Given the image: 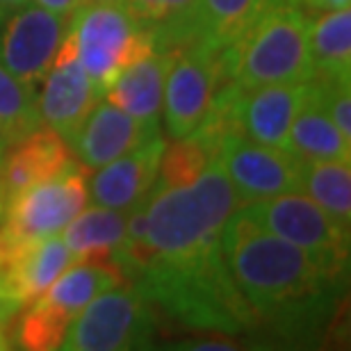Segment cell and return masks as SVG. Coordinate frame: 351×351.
I'll return each mask as SVG.
<instances>
[{"instance_id":"1","label":"cell","mask_w":351,"mask_h":351,"mask_svg":"<svg viewBox=\"0 0 351 351\" xmlns=\"http://www.w3.org/2000/svg\"><path fill=\"white\" fill-rule=\"evenodd\" d=\"M221 256L258 324L287 342L317 338L345 292L347 276L269 233L244 208L221 230Z\"/></svg>"},{"instance_id":"31","label":"cell","mask_w":351,"mask_h":351,"mask_svg":"<svg viewBox=\"0 0 351 351\" xmlns=\"http://www.w3.org/2000/svg\"><path fill=\"white\" fill-rule=\"evenodd\" d=\"M192 349H233V345L230 342H226V345H219V342H196V345H192Z\"/></svg>"},{"instance_id":"19","label":"cell","mask_w":351,"mask_h":351,"mask_svg":"<svg viewBox=\"0 0 351 351\" xmlns=\"http://www.w3.org/2000/svg\"><path fill=\"white\" fill-rule=\"evenodd\" d=\"M125 276L119 269L117 263L112 261H85L73 263L48 290L41 294L39 304L51 306L55 311L64 313L66 317H75L82 308L89 306L96 297L103 292L114 290V287L123 285Z\"/></svg>"},{"instance_id":"11","label":"cell","mask_w":351,"mask_h":351,"mask_svg":"<svg viewBox=\"0 0 351 351\" xmlns=\"http://www.w3.org/2000/svg\"><path fill=\"white\" fill-rule=\"evenodd\" d=\"M66 25V16L39 5L0 10V64L25 85L39 87L60 51Z\"/></svg>"},{"instance_id":"35","label":"cell","mask_w":351,"mask_h":351,"mask_svg":"<svg viewBox=\"0 0 351 351\" xmlns=\"http://www.w3.org/2000/svg\"><path fill=\"white\" fill-rule=\"evenodd\" d=\"M3 151H5V146L0 144V165H3Z\"/></svg>"},{"instance_id":"30","label":"cell","mask_w":351,"mask_h":351,"mask_svg":"<svg viewBox=\"0 0 351 351\" xmlns=\"http://www.w3.org/2000/svg\"><path fill=\"white\" fill-rule=\"evenodd\" d=\"M19 308L21 306L16 304V301H12L10 297H5V294L0 292V326H5V322L10 319Z\"/></svg>"},{"instance_id":"25","label":"cell","mask_w":351,"mask_h":351,"mask_svg":"<svg viewBox=\"0 0 351 351\" xmlns=\"http://www.w3.org/2000/svg\"><path fill=\"white\" fill-rule=\"evenodd\" d=\"M269 0H201L196 39L223 51L249 30Z\"/></svg>"},{"instance_id":"10","label":"cell","mask_w":351,"mask_h":351,"mask_svg":"<svg viewBox=\"0 0 351 351\" xmlns=\"http://www.w3.org/2000/svg\"><path fill=\"white\" fill-rule=\"evenodd\" d=\"M217 160L242 206L285 192H299V160L285 149L251 142L230 121L217 137Z\"/></svg>"},{"instance_id":"26","label":"cell","mask_w":351,"mask_h":351,"mask_svg":"<svg viewBox=\"0 0 351 351\" xmlns=\"http://www.w3.org/2000/svg\"><path fill=\"white\" fill-rule=\"evenodd\" d=\"M41 125L37 87L25 85L0 64V144L7 146Z\"/></svg>"},{"instance_id":"13","label":"cell","mask_w":351,"mask_h":351,"mask_svg":"<svg viewBox=\"0 0 351 351\" xmlns=\"http://www.w3.org/2000/svg\"><path fill=\"white\" fill-rule=\"evenodd\" d=\"M39 85L37 105L41 123L60 132L66 142H71V137L78 132L103 94L80 66L66 39H62L60 51Z\"/></svg>"},{"instance_id":"3","label":"cell","mask_w":351,"mask_h":351,"mask_svg":"<svg viewBox=\"0 0 351 351\" xmlns=\"http://www.w3.org/2000/svg\"><path fill=\"white\" fill-rule=\"evenodd\" d=\"M149 304L182 326L208 333L242 335L258 319L235 287L221 247L182 261H151L128 276Z\"/></svg>"},{"instance_id":"7","label":"cell","mask_w":351,"mask_h":351,"mask_svg":"<svg viewBox=\"0 0 351 351\" xmlns=\"http://www.w3.org/2000/svg\"><path fill=\"white\" fill-rule=\"evenodd\" d=\"M254 219L280 240L306 251L328 271L347 276L349 228L340 226L304 192H285L271 199L244 203Z\"/></svg>"},{"instance_id":"20","label":"cell","mask_w":351,"mask_h":351,"mask_svg":"<svg viewBox=\"0 0 351 351\" xmlns=\"http://www.w3.org/2000/svg\"><path fill=\"white\" fill-rule=\"evenodd\" d=\"M128 215L125 210H114L105 206L82 208L62 230V240L78 256V261H112L121 249L128 230ZM114 263V261H112Z\"/></svg>"},{"instance_id":"9","label":"cell","mask_w":351,"mask_h":351,"mask_svg":"<svg viewBox=\"0 0 351 351\" xmlns=\"http://www.w3.org/2000/svg\"><path fill=\"white\" fill-rule=\"evenodd\" d=\"M87 169L78 160L60 173L23 189L7 203L3 226L21 240H44L60 235L69 221L87 206Z\"/></svg>"},{"instance_id":"33","label":"cell","mask_w":351,"mask_h":351,"mask_svg":"<svg viewBox=\"0 0 351 351\" xmlns=\"http://www.w3.org/2000/svg\"><path fill=\"white\" fill-rule=\"evenodd\" d=\"M85 3H110V5H128V0H85Z\"/></svg>"},{"instance_id":"32","label":"cell","mask_w":351,"mask_h":351,"mask_svg":"<svg viewBox=\"0 0 351 351\" xmlns=\"http://www.w3.org/2000/svg\"><path fill=\"white\" fill-rule=\"evenodd\" d=\"M27 3H30V0H0V10H5V7H21Z\"/></svg>"},{"instance_id":"27","label":"cell","mask_w":351,"mask_h":351,"mask_svg":"<svg viewBox=\"0 0 351 351\" xmlns=\"http://www.w3.org/2000/svg\"><path fill=\"white\" fill-rule=\"evenodd\" d=\"M69 324H71V317H66L64 313L39 304V301H32L16 331L19 347L32 351L60 349Z\"/></svg>"},{"instance_id":"2","label":"cell","mask_w":351,"mask_h":351,"mask_svg":"<svg viewBox=\"0 0 351 351\" xmlns=\"http://www.w3.org/2000/svg\"><path fill=\"white\" fill-rule=\"evenodd\" d=\"M240 208L219 160H213L194 182L158 187L130 210L128 230L114 254L125 280L151 261H182L221 247V230Z\"/></svg>"},{"instance_id":"22","label":"cell","mask_w":351,"mask_h":351,"mask_svg":"<svg viewBox=\"0 0 351 351\" xmlns=\"http://www.w3.org/2000/svg\"><path fill=\"white\" fill-rule=\"evenodd\" d=\"M351 160H299V192L340 226L351 223Z\"/></svg>"},{"instance_id":"28","label":"cell","mask_w":351,"mask_h":351,"mask_svg":"<svg viewBox=\"0 0 351 351\" xmlns=\"http://www.w3.org/2000/svg\"><path fill=\"white\" fill-rule=\"evenodd\" d=\"M297 10H301L306 16H317V14L340 10V7H349L351 0H287Z\"/></svg>"},{"instance_id":"34","label":"cell","mask_w":351,"mask_h":351,"mask_svg":"<svg viewBox=\"0 0 351 351\" xmlns=\"http://www.w3.org/2000/svg\"><path fill=\"white\" fill-rule=\"evenodd\" d=\"M10 345H7V340H5V335H3V326H0V349H7Z\"/></svg>"},{"instance_id":"6","label":"cell","mask_w":351,"mask_h":351,"mask_svg":"<svg viewBox=\"0 0 351 351\" xmlns=\"http://www.w3.org/2000/svg\"><path fill=\"white\" fill-rule=\"evenodd\" d=\"M156 313L132 283L125 280L103 292L75 315L60 349L121 351L146 349L156 338Z\"/></svg>"},{"instance_id":"21","label":"cell","mask_w":351,"mask_h":351,"mask_svg":"<svg viewBox=\"0 0 351 351\" xmlns=\"http://www.w3.org/2000/svg\"><path fill=\"white\" fill-rule=\"evenodd\" d=\"M285 151L297 160H351V139L335 128L331 117L313 98L311 87L290 125Z\"/></svg>"},{"instance_id":"16","label":"cell","mask_w":351,"mask_h":351,"mask_svg":"<svg viewBox=\"0 0 351 351\" xmlns=\"http://www.w3.org/2000/svg\"><path fill=\"white\" fill-rule=\"evenodd\" d=\"M73 162L71 146L60 132L48 125H37L16 142L7 144L0 165V185L10 203L23 189L60 173Z\"/></svg>"},{"instance_id":"17","label":"cell","mask_w":351,"mask_h":351,"mask_svg":"<svg viewBox=\"0 0 351 351\" xmlns=\"http://www.w3.org/2000/svg\"><path fill=\"white\" fill-rule=\"evenodd\" d=\"M173 51L153 48L144 58L132 62L117 73L112 85L105 89V98L119 105L146 130L160 132V114L165 101V82L169 73Z\"/></svg>"},{"instance_id":"29","label":"cell","mask_w":351,"mask_h":351,"mask_svg":"<svg viewBox=\"0 0 351 351\" xmlns=\"http://www.w3.org/2000/svg\"><path fill=\"white\" fill-rule=\"evenodd\" d=\"M34 3L48 12H55V14H60V16L69 19L82 3H85V0H34Z\"/></svg>"},{"instance_id":"18","label":"cell","mask_w":351,"mask_h":351,"mask_svg":"<svg viewBox=\"0 0 351 351\" xmlns=\"http://www.w3.org/2000/svg\"><path fill=\"white\" fill-rule=\"evenodd\" d=\"M73 263H78V256L66 247L62 235L34 240L23 249V254L14 265L10 280L5 285V294L21 308L30 306Z\"/></svg>"},{"instance_id":"24","label":"cell","mask_w":351,"mask_h":351,"mask_svg":"<svg viewBox=\"0 0 351 351\" xmlns=\"http://www.w3.org/2000/svg\"><path fill=\"white\" fill-rule=\"evenodd\" d=\"M199 5L201 0H128L132 14L149 27L162 51L196 39Z\"/></svg>"},{"instance_id":"23","label":"cell","mask_w":351,"mask_h":351,"mask_svg":"<svg viewBox=\"0 0 351 351\" xmlns=\"http://www.w3.org/2000/svg\"><path fill=\"white\" fill-rule=\"evenodd\" d=\"M313 75L351 78V10L340 7L311 16L308 27Z\"/></svg>"},{"instance_id":"14","label":"cell","mask_w":351,"mask_h":351,"mask_svg":"<svg viewBox=\"0 0 351 351\" xmlns=\"http://www.w3.org/2000/svg\"><path fill=\"white\" fill-rule=\"evenodd\" d=\"M158 135L162 132L146 130L137 119L103 96L71 137L69 146L87 171H96Z\"/></svg>"},{"instance_id":"5","label":"cell","mask_w":351,"mask_h":351,"mask_svg":"<svg viewBox=\"0 0 351 351\" xmlns=\"http://www.w3.org/2000/svg\"><path fill=\"white\" fill-rule=\"evenodd\" d=\"M64 39L103 96L121 69L158 48L128 5L110 3H82L69 16Z\"/></svg>"},{"instance_id":"4","label":"cell","mask_w":351,"mask_h":351,"mask_svg":"<svg viewBox=\"0 0 351 351\" xmlns=\"http://www.w3.org/2000/svg\"><path fill=\"white\" fill-rule=\"evenodd\" d=\"M311 16L287 0H269L240 39L219 53L221 80L240 91L313 78Z\"/></svg>"},{"instance_id":"15","label":"cell","mask_w":351,"mask_h":351,"mask_svg":"<svg viewBox=\"0 0 351 351\" xmlns=\"http://www.w3.org/2000/svg\"><path fill=\"white\" fill-rule=\"evenodd\" d=\"M165 146V137L158 135L96 169L87 185L91 203L130 213L151 192L153 182L158 178V167Z\"/></svg>"},{"instance_id":"12","label":"cell","mask_w":351,"mask_h":351,"mask_svg":"<svg viewBox=\"0 0 351 351\" xmlns=\"http://www.w3.org/2000/svg\"><path fill=\"white\" fill-rule=\"evenodd\" d=\"M308 94V80L278 82L249 91H240L223 82L226 114L230 125L249 137L251 142L285 149L290 125L304 105Z\"/></svg>"},{"instance_id":"8","label":"cell","mask_w":351,"mask_h":351,"mask_svg":"<svg viewBox=\"0 0 351 351\" xmlns=\"http://www.w3.org/2000/svg\"><path fill=\"white\" fill-rule=\"evenodd\" d=\"M173 58L165 82V128L171 139H182L213 117L221 87L219 51L199 39L171 48Z\"/></svg>"}]
</instances>
